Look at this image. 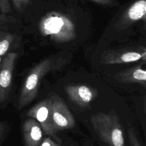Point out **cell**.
Wrapping results in <instances>:
<instances>
[{
	"mask_svg": "<svg viewBox=\"0 0 146 146\" xmlns=\"http://www.w3.org/2000/svg\"><path fill=\"white\" fill-rule=\"evenodd\" d=\"M91 122L99 138L109 146H125L123 128L116 112H98L91 117Z\"/></svg>",
	"mask_w": 146,
	"mask_h": 146,
	"instance_id": "obj_1",
	"label": "cell"
},
{
	"mask_svg": "<svg viewBox=\"0 0 146 146\" xmlns=\"http://www.w3.org/2000/svg\"><path fill=\"white\" fill-rule=\"evenodd\" d=\"M56 67L52 59H46L36 64L30 71L22 87L18 99V108L22 109L37 95L43 76Z\"/></svg>",
	"mask_w": 146,
	"mask_h": 146,
	"instance_id": "obj_2",
	"label": "cell"
},
{
	"mask_svg": "<svg viewBox=\"0 0 146 146\" xmlns=\"http://www.w3.org/2000/svg\"><path fill=\"white\" fill-rule=\"evenodd\" d=\"M50 98L52 122L55 132L74 127V117L64 102L57 95H52Z\"/></svg>",
	"mask_w": 146,
	"mask_h": 146,
	"instance_id": "obj_3",
	"label": "cell"
},
{
	"mask_svg": "<svg viewBox=\"0 0 146 146\" xmlns=\"http://www.w3.org/2000/svg\"><path fill=\"white\" fill-rule=\"evenodd\" d=\"M145 48L140 46L105 51L102 55L100 62L107 64L126 63L140 59L145 61Z\"/></svg>",
	"mask_w": 146,
	"mask_h": 146,
	"instance_id": "obj_4",
	"label": "cell"
},
{
	"mask_svg": "<svg viewBox=\"0 0 146 146\" xmlns=\"http://www.w3.org/2000/svg\"><path fill=\"white\" fill-rule=\"evenodd\" d=\"M51 106V98L45 99L30 109L27 112V115L35 119L40 124L44 133L52 137L59 143L60 140L56 137L52 125Z\"/></svg>",
	"mask_w": 146,
	"mask_h": 146,
	"instance_id": "obj_5",
	"label": "cell"
},
{
	"mask_svg": "<svg viewBox=\"0 0 146 146\" xmlns=\"http://www.w3.org/2000/svg\"><path fill=\"white\" fill-rule=\"evenodd\" d=\"M42 31L55 38L56 40H63V38L68 40L69 33L72 34V25L71 23L64 17L60 15L51 14L44 19L41 26Z\"/></svg>",
	"mask_w": 146,
	"mask_h": 146,
	"instance_id": "obj_6",
	"label": "cell"
},
{
	"mask_svg": "<svg viewBox=\"0 0 146 146\" xmlns=\"http://www.w3.org/2000/svg\"><path fill=\"white\" fill-rule=\"evenodd\" d=\"M18 56L17 52L10 51L3 58L0 63V102L5 100L8 97Z\"/></svg>",
	"mask_w": 146,
	"mask_h": 146,
	"instance_id": "obj_7",
	"label": "cell"
},
{
	"mask_svg": "<svg viewBox=\"0 0 146 146\" xmlns=\"http://www.w3.org/2000/svg\"><path fill=\"white\" fill-rule=\"evenodd\" d=\"M65 89L69 99L81 107L87 106L98 95L96 88L86 85H70Z\"/></svg>",
	"mask_w": 146,
	"mask_h": 146,
	"instance_id": "obj_8",
	"label": "cell"
},
{
	"mask_svg": "<svg viewBox=\"0 0 146 146\" xmlns=\"http://www.w3.org/2000/svg\"><path fill=\"white\" fill-rule=\"evenodd\" d=\"M145 62L129 68L123 70L114 75L115 79L119 82L126 84L138 83L146 87V71L143 68Z\"/></svg>",
	"mask_w": 146,
	"mask_h": 146,
	"instance_id": "obj_9",
	"label": "cell"
},
{
	"mask_svg": "<svg viewBox=\"0 0 146 146\" xmlns=\"http://www.w3.org/2000/svg\"><path fill=\"white\" fill-rule=\"evenodd\" d=\"M23 135L26 146H39L40 144L43 133L40 124L35 120H26L22 125Z\"/></svg>",
	"mask_w": 146,
	"mask_h": 146,
	"instance_id": "obj_10",
	"label": "cell"
},
{
	"mask_svg": "<svg viewBox=\"0 0 146 146\" xmlns=\"http://www.w3.org/2000/svg\"><path fill=\"white\" fill-rule=\"evenodd\" d=\"M15 22L6 25L0 30V59L17 46L19 36L12 27Z\"/></svg>",
	"mask_w": 146,
	"mask_h": 146,
	"instance_id": "obj_11",
	"label": "cell"
},
{
	"mask_svg": "<svg viewBox=\"0 0 146 146\" xmlns=\"http://www.w3.org/2000/svg\"><path fill=\"white\" fill-rule=\"evenodd\" d=\"M146 14L145 0L135 1L125 11L122 19L123 23L131 24L141 19H145Z\"/></svg>",
	"mask_w": 146,
	"mask_h": 146,
	"instance_id": "obj_12",
	"label": "cell"
},
{
	"mask_svg": "<svg viewBox=\"0 0 146 146\" xmlns=\"http://www.w3.org/2000/svg\"><path fill=\"white\" fill-rule=\"evenodd\" d=\"M15 11L19 14H24L32 3V0H11Z\"/></svg>",
	"mask_w": 146,
	"mask_h": 146,
	"instance_id": "obj_13",
	"label": "cell"
},
{
	"mask_svg": "<svg viewBox=\"0 0 146 146\" xmlns=\"http://www.w3.org/2000/svg\"><path fill=\"white\" fill-rule=\"evenodd\" d=\"M16 22V18L11 14H4L0 11V30L7 24Z\"/></svg>",
	"mask_w": 146,
	"mask_h": 146,
	"instance_id": "obj_14",
	"label": "cell"
},
{
	"mask_svg": "<svg viewBox=\"0 0 146 146\" xmlns=\"http://www.w3.org/2000/svg\"><path fill=\"white\" fill-rule=\"evenodd\" d=\"M0 11L4 14H11L13 13L10 0H0Z\"/></svg>",
	"mask_w": 146,
	"mask_h": 146,
	"instance_id": "obj_15",
	"label": "cell"
},
{
	"mask_svg": "<svg viewBox=\"0 0 146 146\" xmlns=\"http://www.w3.org/2000/svg\"><path fill=\"white\" fill-rule=\"evenodd\" d=\"M128 139L130 146H141L133 129L130 127L128 130Z\"/></svg>",
	"mask_w": 146,
	"mask_h": 146,
	"instance_id": "obj_16",
	"label": "cell"
},
{
	"mask_svg": "<svg viewBox=\"0 0 146 146\" xmlns=\"http://www.w3.org/2000/svg\"><path fill=\"white\" fill-rule=\"evenodd\" d=\"M39 146H62L59 143H56L50 137L44 138L39 144Z\"/></svg>",
	"mask_w": 146,
	"mask_h": 146,
	"instance_id": "obj_17",
	"label": "cell"
},
{
	"mask_svg": "<svg viewBox=\"0 0 146 146\" xmlns=\"http://www.w3.org/2000/svg\"><path fill=\"white\" fill-rule=\"evenodd\" d=\"M96 3L103 5H110L112 3V0H91Z\"/></svg>",
	"mask_w": 146,
	"mask_h": 146,
	"instance_id": "obj_18",
	"label": "cell"
},
{
	"mask_svg": "<svg viewBox=\"0 0 146 146\" xmlns=\"http://www.w3.org/2000/svg\"><path fill=\"white\" fill-rule=\"evenodd\" d=\"M5 132V129L3 125L0 122V139L2 137Z\"/></svg>",
	"mask_w": 146,
	"mask_h": 146,
	"instance_id": "obj_19",
	"label": "cell"
},
{
	"mask_svg": "<svg viewBox=\"0 0 146 146\" xmlns=\"http://www.w3.org/2000/svg\"></svg>",
	"mask_w": 146,
	"mask_h": 146,
	"instance_id": "obj_20",
	"label": "cell"
}]
</instances>
